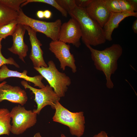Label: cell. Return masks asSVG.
Segmentation results:
<instances>
[{
  "label": "cell",
  "mask_w": 137,
  "mask_h": 137,
  "mask_svg": "<svg viewBox=\"0 0 137 137\" xmlns=\"http://www.w3.org/2000/svg\"><path fill=\"white\" fill-rule=\"evenodd\" d=\"M18 24L28 26L37 32L44 34L52 40H58L62 22L58 19L53 22H47L31 18L26 15L21 9L16 19Z\"/></svg>",
  "instance_id": "5b68a950"
},
{
  "label": "cell",
  "mask_w": 137,
  "mask_h": 137,
  "mask_svg": "<svg viewBox=\"0 0 137 137\" xmlns=\"http://www.w3.org/2000/svg\"><path fill=\"white\" fill-rule=\"evenodd\" d=\"M37 15L39 19H42L44 18V11L42 10L38 11L37 13Z\"/></svg>",
  "instance_id": "f546056e"
},
{
  "label": "cell",
  "mask_w": 137,
  "mask_h": 137,
  "mask_svg": "<svg viewBox=\"0 0 137 137\" xmlns=\"http://www.w3.org/2000/svg\"><path fill=\"white\" fill-rule=\"evenodd\" d=\"M44 11V18L47 19L50 18L52 16L51 12L48 10H45Z\"/></svg>",
  "instance_id": "83f0119b"
},
{
  "label": "cell",
  "mask_w": 137,
  "mask_h": 137,
  "mask_svg": "<svg viewBox=\"0 0 137 137\" xmlns=\"http://www.w3.org/2000/svg\"><path fill=\"white\" fill-rule=\"evenodd\" d=\"M29 37L31 46L29 58L34 67L39 68L48 66L43 57V52L41 48L42 44L37 36V32L28 26L24 25Z\"/></svg>",
  "instance_id": "8fae6325"
},
{
  "label": "cell",
  "mask_w": 137,
  "mask_h": 137,
  "mask_svg": "<svg viewBox=\"0 0 137 137\" xmlns=\"http://www.w3.org/2000/svg\"><path fill=\"white\" fill-rule=\"evenodd\" d=\"M7 83V82L6 81H4L2 83H0V87L2 86L4 84Z\"/></svg>",
  "instance_id": "1f68e13d"
},
{
  "label": "cell",
  "mask_w": 137,
  "mask_h": 137,
  "mask_svg": "<svg viewBox=\"0 0 137 137\" xmlns=\"http://www.w3.org/2000/svg\"><path fill=\"white\" fill-rule=\"evenodd\" d=\"M26 0H0V2L7 7L18 12L21 8L20 6Z\"/></svg>",
  "instance_id": "ffe728a7"
},
{
  "label": "cell",
  "mask_w": 137,
  "mask_h": 137,
  "mask_svg": "<svg viewBox=\"0 0 137 137\" xmlns=\"http://www.w3.org/2000/svg\"><path fill=\"white\" fill-rule=\"evenodd\" d=\"M49 50L55 55L60 63V68L64 71L66 67L70 68L73 73L77 71L75 60L70 52V46L59 40H52L49 44Z\"/></svg>",
  "instance_id": "ba28073f"
},
{
  "label": "cell",
  "mask_w": 137,
  "mask_h": 137,
  "mask_svg": "<svg viewBox=\"0 0 137 137\" xmlns=\"http://www.w3.org/2000/svg\"><path fill=\"white\" fill-rule=\"evenodd\" d=\"M33 137H42L40 133L38 132L36 133L34 135Z\"/></svg>",
  "instance_id": "4dcf8cb0"
},
{
  "label": "cell",
  "mask_w": 137,
  "mask_h": 137,
  "mask_svg": "<svg viewBox=\"0 0 137 137\" xmlns=\"http://www.w3.org/2000/svg\"><path fill=\"white\" fill-rule=\"evenodd\" d=\"M2 39H3L2 38L0 37V46L2 45L1 44V42Z\"/></svg>",
  "instance_id": "d6a6232c"
},
{
  "label": "cell",
  "mask_w": 137,
  "mask_h": 137,
  "mask_svg": "<svg viewBox=\"0 0 137 137\" xmlns=\"http://www.w3.org/2000/svg\"><path fill=\"white\" fill-rule=\"evenodd\" d=\"M106 5L111 13L122 12L118 0H105Z\"/></svg>",
  "instance_id": "44dd1931"
},
{
  "label": "cell",
  "mask_w": 137,
  "mask_h": 137,
  "mask_svg": "<svg viewBox=\"0 0 137 137\" xmlns=\"http://www.w3.org/2000/svg\"><path fill=\"white\" fill-rule=\"evenodd\" d=\"M24 25L18 24L13 33V44L8 49L13 54L18 55L19 58L25 62L24 58L27 55L28 46L24 41V36L26 30Z\"/></svg>",
  "instance_id": "4fadbf2b"
},
{
  "label": "cell",
  "mask_w": 137,
  "mask_h": 137,
  "mask_svg": "<svg viewBox=\"0 0 137 137\" xmlns=\"http://www.w3.org/2000/svg\"><path fill=\"white\" fill-rule=\"evenodd\" d=\"M61 137H66L64 134H62ZM93 137H109L108 135V134L105 131H101L99 133L95 135Z\"/></svg>",
  "instance_id": "484cf974"
},
{
  "label": "cell",
  "mask_w": 137,
  "mask_h": 137,
  "mask_svg": "<svg viewBox=\"0 0 137 137\" xmlns=\"http://www.w3.org/2000/svg\"><path fill=\"white\" fill-rule=\"evenodd\" d=\"M55 112L52 119L54 121L67 126L71 134L80 137L84 131L85 119L82 111L73 112L57 101L54 106Z\"/></svg>",
  "instance_id": "3957f363"
},
{
  "label": "cell",
  "mask_w": 137,
  "mask_h": 137,
  "mask_svg": "<svg viewBox=\"0 0 137 137\" xmlns=\"http://www.w3.org/2000/svg\"><path fill=\"white\" fill-rule=\"evenodd\" d=\"M132 29L134 32L135 33H137V20H135L132 26Z\"/></svg>",
  "instance_id": "f1b7e54d"
},
{
  "label": "cell",
  "mask_w": 137,
  "mask_h": 137,
  "mask_svg": "<svg viewBox=\"0 0 137 137\" xmlns=\"http://www.w3.org/2000/svg\"><path fill=\"white\" fill-rule=\"evenodd\" d=\"M47 64L48 66L46 67H34V68L46 80L59 97H63L68 87L71 84V79L65 73L58 70L53 61H49Z\"/></svg>",
  "instance_id": "277c9868"
},
{
  "label": "cell",
  "mask_w": 137,
  "mask_h": 137,
  "mask_svg": "<svg viewBox=\"0 0 137 137\" xmlns=\"http://www.w3.org/2000/svg\"><path fill=\"white\" fill-rule=\"evenodd\" d=\"M18 12L0 2V26L16 19Z\"/></svg>",
  "instance_id": "e0dca14e"
},
{
  "label": "cell",
  "mask_w": 137,
  "mask_h": 137,
  "mask_svg": "<svg viewBox=\"0 0 137 137\" xmlns=\"http://www.w3.org/2000/svg\"><path fill=\"white\" fill-rule=\"evenodd\" d=\"M68 13L71 18L79 23L81 31L82 40L86 45L95 46L106 42V40L103 28L89 15L85 8L76 6Z\"/></svg>",
  "instance_id": "7a4b0ae2"
},
{
  "label": "cell",
  "mask_w": 137,
  "mask_h": 137,
  "mask_svg": "<svg viewBox=\"0 0 137 137\" xmlns=\"http://www.w3.org/2000/svg\"><path fill=\"white\" fill-rule=\"evenodd\" d=\"M130 16L137 17V12L125 13L121 12L111 13L108 21L103 27L106 40H112V32L114 29L117 28L120 22L125 18Z\"/></svg>",
  "instance_id": "9a60e30c"
},
{
  "label": "cell",
  "mask_w": 137,
  "mask_h": 137,
  "mask_svg": "<svg viewBox=\"0 0 137 137\" xmlns=\"http://www.w3.org/2000/svg\"><path fill=\"white\" fill-rule=\"evenodd\" d=\"M28 99L26 92L19 87L12 86L6 83L0 87V103L6 100L23 106Z\"/></svg>",
  "instance_id": "7c38bea8"
},
{
  "label": "cell",
  "mask_w": 137,
  "mask_h": 137,
  "mask_svg": "<svg viewBox=\"0 0 137 137\" xmlns=\"http://www.w3.org/2000/svg\"><path fill=\"white\" fill-rule=\"evenodd\" d=\"M21 83L25 89H29L34 94V100L37 104V108L32 111L37 114H39L42 109L47 105L50 106L54 109L55 103L60 99V98L49 85L47 84L43 88L37 89L29 85L25 80L22 81Z\"/></svg>",
  "instance_id": "52a82bcc"
},
{
  "label": "cell",
  "mask_w": 137,
  "mask_h": 137,
  "mask_svg": "<svg viewBox=\"0 0 137 137\" xmlns=\"http://www.w3.org/2000/svg\"><path fill=\"white\" fill-rule=\"evenodd\" d=\"M10 112L6 108H0V136L9 135L11 132Z\"/></svg>",
  "instance_id": "2e32d148"
},
{
  "label": "cell",
  "mask_w": 137,
  "mask_h": 137,
  "mask_svg": "<svg viewBox=\"0 0 137 137\" xmlns=\"http://www.w3.org/2000/svg\"><path fill=\"white\" fill-rule=\"evenodd\" d=\"M32 2L43 3L50 5L59 11L63 16L65 18L67 17L68 12L62 8L56 2V0H26L21 6L23 7L29 3Z\"/></svg>",
  "instance_id": "d6986e66"
},
{
  "label": "cell",
  "mask_w": 137,
  "mask_h": 137,
  "mask_svg": "<svg viewBox=\"0 0 137 137\" xmlns=\"http://www.w3.org/2000/svg\"><path fill=\"white\" fill-rule=\"evenodd\" d=\"M27 71L24 70L23 72H20L9 69L6 64L3 65L0 69V81L4 80L10 77H16L24 79L27 81L32 82L34 86L38 87L40 88L44 87L45 85L42 83L43 77L41 75L30 77L27 75Z\"/></svg>",
  "instance_id": "5bb4252c"
},
{
  "label": "cell",
  "mask_w": 137,
  "mask_h": 137,
  "mask_svg": "<svg viewBox=\"0 0 137 137\" xmlns=\"http://www.w3.org/2000/svg\"><path fill=\"white\" fill-rule=\"evenodd\" d=\"M18 24L16 19L0 26V37L5 39L9 36L12 35Z\"/></svg>",
  "instance_id": "ac0fdd59"
},
{
  "label": "cell",
  "mask_w": 137,
  "mask_h": 137,
  "mask_svg": "<svg viewBox=\"0 0 137 137\" xmlns=\"http://www.w3.org/2000/svg\"><path fill=\"white\" fill-rule=\"evenodd\" d=\"M82 33L80 24L76 19L71 18L62 24L58 40L66 43L72 44L77 48L81 45Z\"/></svg>",
  "instance_id": "9c48e42d"
},
{
  "label": "cell",
  "mask_w": 137,
  "mask_h": 137,
  "mask_svg": "<svg viewBox=\"0 0 137 137\" xmlns=\"http://www.w3.org/2000/svg\"><path fill=\"white\" fill-rule=\"evenodd\" d=\"M85 9L89 15L102 28L111 13L106 5L105 0H92Z\"/></svg>",
  "instance_id": "30bf717a"
},
{
  "label": "cell",
  "mask_w": 137,
  "mask_h": 137,
  "mask_svg": "<svg viewBox=\"0 0 137 137\" xmlns=\"http://www.w3.org/2000/svg\"><path fill=\"white\" fill-rule=\"evenodd\" d=\"M2 46H0V67L4 64H10L14 65L16 67L19 68V66L16 63L14 59L12 57L7 59L5 58L1 52Z\"/></svg>",
  "instance_id": "603a6c76"
},
{
  "label": "cell",
  "mask_w": 137,
  "mask_h": 137,
  "mask_svg": "<svg viewBox=\"0 0 137 137\" xmlns=\"http://www.w3.org/2000/svg\"><path fill=\"white\" fill-rule=\"evenodd\" d=\"M92 0H75L76 6L81 8H85Z\"/></svg>",
  "instance_id": "d4e9b609"
},
{
  "label": "cell",
  "mask_w": 137,
  "mask_h": 137,
  "mask_svg": "<svg viewBox=\"0 0 137 137\" xmlns=\"http://www.w3.org/2000/svg\"><path fill=\"white\" fill-rule=\"evenodd\" d=\"M133 8L134 11H137V0H127Z\"/></svg>",
  "instance_id": "4316f807"
},
{
  "label": "cell",
  "mask_w": 137,
  "mask_h": 137,
  "mask_svg": "<svg viewBox=\"0 0 137 137\" xmlns=\"http://www.w3.org/2000/svg\"><path fill=\"white\" fill-rule=\"evenodd\" d=\"M122 12L131 13L135 12L131 5L127 0H118Z\"/></svg>",
  "instance_id": "cb8c5ba5"
},
{
  "label": "cell",
  "mask_w": 137,
  "mask_h": 137,
  "mask_svg": "<svg viewBox=\"0 0 137 137\" xmlns=\"http://www.w3.org/2000/svg\"><path fill=\"white\" fill-rule=\"evenodd\" d=\"M63 9L67 12L72 11L76 7L75 0H56Z\"/></svg>",
  "instance_id": "7402d4cb"
},
{
  "label": "cell",
  "mask_w": 137,
  "mask_h": 137,
  "mask_svg": "<svg viewBox=\"0 0 137 137\" xmlns=\"http://www.w3.org/2000/svg\"><path fill=\"white\" fill-rule=\"evenodd\" d=\"M12 118L11 132L18 135L33 126L37 121V114L31 110H27L20 105L13 107L10 112Z\"/></svg>",
  "instance_id": "8992f818"
},
{
  "label": "cell",
  "mask_w": 137,
  "mask_h": 137,
  "mask_svg": "<svg viewBox=\"0 0 137 137\" xmlns=\"http://www.w3.org/2000/svg\"><path fill=\"white\" fill-rule=\"evenodd\" d=\"M86 46L91 52V58L96 68L102 71L105 74L107 87L112 88L114 84L111 77L117 68V61L123 53L122 46L119 44H114L100 50L93 48L90 45Z\"/></svg>",
  "instance_id": "6da1fadb"
}]
</instances>
